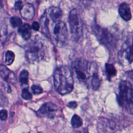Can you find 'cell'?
I'll list each match as a JSON object with an SVG mask.
<instances>
[{
  "label": "cell",
  "mask_w": 133,
  "mask_h": 133,
  "mask_svg": "<svg viewBox=\"0 0 133 133\" xmlns=\"http://www.w3.org/2000/svg\"><path fill=\"white\" fill-rule=\"evenodd\" d=\"M118 12L121 18L125 21H129L131 18L130 8L129 5L125 3H122L118 7Z\"/></svg>",
  "instance_id": "obj_12"
},
{
  "label": "cell",
  "mask_w": 133,
  "mask_h": 133,
  "mask_svg": "<svg viewBox=\"0 0 133 133\" xmlns=\"http://www.w3.org/2000/svg\"><path fill=\"white\" fill-rule=\"evenodd\" d=\"M15 54L11 50H8L5 54V63L7 65H11L15 60Z\"/></svg>",
  "instance_id": "obj_17"
},
{
  "label": "cell",
  "mask_w": 133,
  "mask_h": 133,
  "mask_svg": "<svg viewBox=\"0 0 133 133\" xmlns=\"http://www.w3.org/2000/svg\"><path fill=\"white\" fill-rule=\"evenodd\" d=\"M21 96L25 100H31L32 98V95L27 88H24L22 90Z\"/></svg>",
  "instance_id": "obj_20"
},
{
  "label": "cell",
  "mask_w": 133,
  "mask_h": 133,
  "mask_svg": "<svg viewBox=\"0 0 133 133\" xmlns=\"http://www.w3.org/2000/svg\"><path fill=\"white\" fill-rule=\"evenodd\" d=\"M105 72L109 80H111L112 77H114L116 74V70L114 66L110 63L105 64Z\"/></svg>",
  "instance_id": "obj_14"
},
{
  "label": "cell",
  "mask_w": 133,
  "mask_h": 133,
  "mask_svg": "<svg viewBox=\"0 0 133 133\" xmlns=\"http://www.w3.org/2000/svg\"><path fill=\"white\" fill-rule=\"evenodd\" d=\"M76 1L85 6H87L89 5L92 1V0H76Z\"/></svg>",
  "instance_id": "obj_24"
},
{
  "label": "cell",
  "mask_w": 133,
  "mask_h": 133,
  "mask_svg": "<svg viewBox=\"0 0 133 133\" xmlns=\"http://www.w3.org/2000/svg\"><path fill=\"white\" fill-rule=\"evenodd\" d=\"M0 70L1 76L5 81L11 83L16 82V77L14 73L9 70L6 66L1 64Z\"/></svg>",
  "instance_id": "obj_11"
},
{
  "label": "cell",
  "mask_w": 133,
  "mask_h": 133,
  "mask_svg": "<svg viewBox=\"0 0 133 133\" xmlns=\"http://www.w3.org/2000/svg\"><path fill=\"white\" fill-rule=\"evenodd\" d=\"M18 32L24 39L28 40L31 36V26L29 24H24L18 28Z\"/></svg>",
  "instance_id": "obj_13"
},
{
  "label": "cell",
  "mask_w": 133,
  "mask_h": 133,
  "mask_svg": "<svg viewBox=\"0 0 133 133\" xmlns=\"http://www.w3.org/2000/svg\"><path fill=\"white\" fill-rule=\"evenodd\" d=\"M7 111L5 110V109H3V110H2L1 111V112H0V117H1V119L2 121H4L5 120L7 117Z\"/></svg>",
  "instance_id": "obj_22"
},
{
  "label": "cell",
  "mask_w": 133,
  "mask_h": 133,
  "mask_svg": "<svg viewBox=\"0 0 133 133\" xmlns=\"http://www.w3.org/2000/svg\"><path fill=\"white\" fill-rule=\"evenodd\" d=\"M60 8L51 6L47 8L40 19L42 32L57 46L62 47L68 39V30L61 20Z\"/></svg>",
  "instance_id": "obj_1"
},
{
  "label": "cell",
  "mask_w": 133,
  "mask_h": 133,
  "mask_svg": "<svg viewBox=\"0 0 133 133\" xmlns=\"http://www.w3.org/2000/svg\"><path fill=\"white\" fill-rule=\"evenodd\" d=\"M71 123L74 128H78L82 125L83 121L79 116L75 114L72 117Z\"/></svg>",
  "instance_id": "obj_16"
},
{
  "label": "cell",
  "mask_w": 133,
  "mask_h": 133,
  "mask_svg": "<svg viewBox=\"0 0 133 133\" xmlns=\"http://www.w3.org/2000/svg\"><path fill=\"white\" fill-rule=\"evenodd\" d=\"M72 66L78 79L84 83H86L90 78L91 81L94 74L98 71L97 65L95 63L84 59L76 60L72 63Z\"/></svg>",
  "instance_id": "obj_3"
},
{
  "label": "cell",
  "mask_w": 133,
  "mask_h": 133,
  "mask_svg": "<svg viewBox=\"0 0 133 133\" xmlns=\"http://www.w3.org/2000/svg\"><path fill=\"white\" fill-rule=\"evenodd\" d=\"M77 104L76 103V102L75 101H71V102H70L67 106L68 107H69L70 108H71V109H75L77 107Z\"/></svg>",
  "instance_id": "obj_27"
},
{
  "label": "cell",
  "mask_w": 133,
  "mask_h": 133,
  "mask_svg": "<svg viewBox=\"0 0 133 133\" xmlns=\"http://www.w3.org/2000/svg\"><path fill=\"white\" fill-rule=\"evenodd\" d=\"M58 110L57 105L51 102H47L43 104L37 111V114L42 117L47 118H53Z\"/></svg>",
  "instance_id": "obj_9"
},
{
  "label": "cell",
  "mask_w": 133,
  "mask_h": 133,
  "mask_svg": "<svg viewBox=\"0 0 133 133\" xmlns=\"http://www.w3.org/2000/svg\"><path fill=\"white\" fill-rule=\"evenodd\" d=\"M118 56L120 60L126 59L128 64L133 62V38H130L126 42L119 51Z\"/></svg>",
  "instance_id": "obj_8"
},
{
  "label": "cell",
  "mask_w": 133,
  "mask_h": 133,
  "mask_svg": "<svg viewBox=\"0 0 133 133\" xmlns=\"http://www.w3.org/2000/svg\"><path fill=\"white\" fill-rule=\"evenodd\" d=\"M45 55L44 46L37 39L28 43L25 47V57L30 63H34L41 61Z\"/></svg>",
  "instance_id": "obj_5"
},
{
  "label": "cell",
  "mask_w": 133,
  "mask_h": 133,
  "mask_svg": "<svg viewBox=\"0 0 133 133\" xmlns=\"http://www.w3.org/2000/svg\"><path fill=\"white\" fill-rule=\"evenodd\" d=\"M101 84V79L98 75V71L95 72L91 79V85L94 90H97Z\"/></svg>",
  "instance_id": "obj_15"
},
{
  "label": "cell",
  "mask_w": 133,
  "mask_h": 133,
  "mask_svg": "<svg viewBox=\"0 0 133 133\" xmlns=\"http://www.w3.org/2000/svg\"><path fill=\"white\" fill-rule=\"evenodd\" d=\"M31 90L32 92L35 95H39L43 92L42 88L39 85H33L31 87Z\"/></svg>",
  "instance_id": "obj_21"
},
{
  "label": "cell",
  "mask_w": 133,
  "mask_h": 133,
  "mask_svg": "<svg viewBox=\"0 0 133 133\" xmlns=\"http://www.w3.org/2000/svg\"><path fill=\"white\" fill-rule=\"evenodd\" d=\"M19 81L22 84H27L29 81V72L25 70L21 71L19 74Z\"/></svg>",
  "instance_id": "obj_18"
},
{
  "label": "cell",
  "mask_w": 133,
  "mask_h": 133,
  "mask_svg": "<svg viewBox=\"0 0 133 133\" xmlns=\"http://www.w3.org/2000/svg\"><path fill=\"white\" fill-rule=\"evenodd\" d=\"M92 30L101 44L107 46H109L114 42V37L106 29L95 24L92 26Z\"/></svg>",
  "instance_id": "obj_7"
},
{
  "label": "cell",
  "mask_w": 133,
  "mask_h": 133,
  "mask_svg": "<svg viewBox=\"0 0 133 133\" xmlns=\"http://www.w3.org/2000/svg\"><path fill=\"white\" fill-rule=\"evenodd\" d=\"M10 22L13 28L20 27L22 25V20L21 19L18 17H12L10 19Z\"/></svg>",
  "instance_id": "obj_19"
},
{
  "label": "cell",
  "mask_w": 133,
  "mask_h": 133,
  "mask_svg": "<svg viewBox=\"0 0 133 133\" xmlns=\"http://www.w3.org/2000/svg\"><path fill=\"white\" fill-rule=\"evenodd\" d=\"M20 13L23 19L26 20H30L34 17L35 9L31 4L27 3L23 6L20 10Z\"/></svg>",
  "instance_id": "obj_10"
},
{
  "label": "cell",
  "mask_w": 133,
  "mask_h": 133,
  "mask_svg": "<svg viewBox=\"0 0 133 133\" xmlns=\"http://www.w3.org/2000/svg\"><path fill=\"white\" fill-rule=\"evenodd\" d=\"M32 29L35 31H38L40 28V25L37 21H34L32 25Z\"/></svg>",
  "instance_id": "obj_25"
},
{
  "label": "cell",
  "mask_w": 133,
  "mask_h": 133,
  "mask_svg": "<svg viewBox=\"0 0 133 133\" xmlns=\"http://www.w3.org/2000/svg\"><path fill=\"white\" fill-rule=\"evenodd\" d=\"M117 100L119 105L133 114V87L128 81H121L119 84Z\"/></svg>",
  "instance_id": "obj_4"
},
{
  "label": "cell",
  "mask_w": 133,
  "mask_h": 133,
  "mask_svg": "<svg viewBox=\"0 0 133 133\" xmlns=\"http://www.w3.org/2000/svg\"><path fill=\"white\" fill-rule=\"evenodd\" d=\"M69 23L72 38L75 41H78L83 35V24L76 9H73L70 12Z\"/></svg>",
  "instance_id": "obj_6"
},
{
  "label": "cell",
  "mask_w": 133,
  "mask_h": 133,
  "mask_svg": "<svg viewBox=\"0 0 133 133\" xmlns=\"http://www.w3.org/2000/svg\"><path fill=\"white\" fill-rule=\"evenodd\" d=\"M22 5V1H20V0H18V1L16 2V3L15 4L14 7H15V9L20 10L21 9V8H22V7H23Z\"/></svg>",
  "instance_id": "obj_23"
},
{
  "label": "cell",
  "mask_w": 133,
  "mask_h": 133,
  "mask_svg": "<svg viewBox=\"0 0 133 133\" xmlns=\"http://www.w3.org/2000/svg\"><path fill=\"white\" fill-rule=\"evenodd\" d=\"M54 85L56 90L60 95L70 93L74 88L72 73L65 65L57 68L54 73Z\"/></svg>",
  "instance_id": "obj_2"
},
{
  "label": "cell",
  "mask_w": 133,
  "mask_h": 133,
  "mask_svg": "<svg viewBox=\"0 0 133 133\" xmlns=\"http://www.w3.org/2000/svg\"><path fill=\"white\" fill-rule=\"evenodd\" d=\"M126 75L127 78L133 82V70H130L126 72Z\"/></svg>",
  "instance_id": "obj_26"
}]
</instances>
